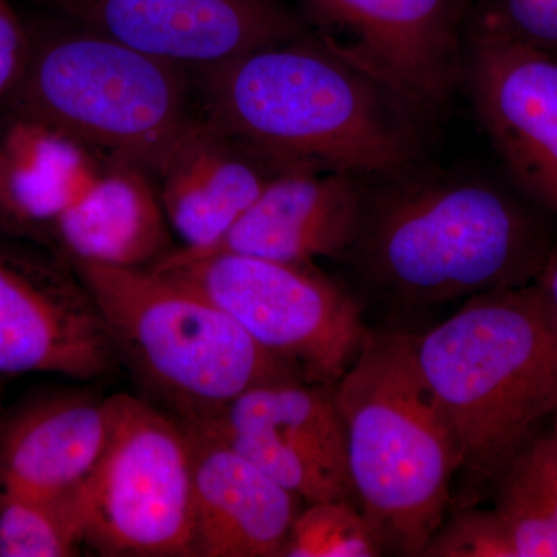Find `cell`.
<instances>
[{"mask_svg":"<svg viewBox=\"0 0 557 557\" xmlns=\"http://www.w3.org/2000/svg\"><path fill=\"white\" fill-rule=\"evenodd\" d=\"M0 225H2V186H0Z\"/></svg>","mask_w":557,"mask_h":557,"instance_id":"obj_29","label":"cell"},{"mask_svg":"<svg viewBox=\"0 0 557 557\" xmlns=\"http://www.w3.org/2000/svg\"><path fill=\"white\" fill-rule=\"evenodd\" d=\"M116 159L49 124L10 113L0 129V234L49 242L57 220L90 193Z\"/></svg>","mask_w":557,"mask_h":557,"instance_id":"obj_18","label":"cell"},{"mask_svg":"<svg viewBox=\"0 0 557 557\" xmlns=\"http://www.w3.org/2000/svg\"><path fill=\"white\" fill-rule=\"evenodd\" d=\"M322 49L424 119L463 76L461 0H300Z\"/></svg>","mask_w":557,"mask_h":557,"instance_id":"obj_9","label":"cell"},{"mask_svg":"<svg viewBox=\"0 0 557 557\" xmlns=\"http://www.w3.org/2000/svg\"><path fill=\"white\" fill-rule=\"evenodd\" d=\"M83 544L81 493L38 496L0 487V557L78 556Z\"/></svg>","mask_w":557,"mask_h":557,"instance_id":"obj_21","label":"cell"},{"mask_svg":"<svg viewBox=\"0 0 557 557\" xmlns=\"http://www.w3.org/2000/svg\"><path fill=\"white\" fill-rule=\"evenodd\" d=\"M186 72L86 27L32 44L5 102L153 177L196 116Z\"/></svg>","mask_w":557,"mask_h":557,"instance_id":"obj_6","label":"cell"},{"mask_svg":"<svg viewBox=\"0 0 557 557\" xmlns=\"http://www.w3.org/2000/svg\"><path fill=\"white\" fill-rule=\"evenodd\" d=\"M536 282L544 289L545 295H547L549 302L555 307L557 313V244L553 247L547 260H545V265L542 267Z\"/></svg>","mask_w":557,"mask_h":557,"instance_id":"obj_26","label":"cell"},{"mask_svg":"<svg viewBox=\"0 0 557 557\" xmlns=\"http://www.w3.org/2000/svg\"><path fill=\"white\" fill-rule=\"evenodd\" d=\"M474 28L557 57V0H482Z\"/></svg>","mask_w":557,"mask_h":557,"instance_id":"obj_24","label":"cell"},{"mask_svg":"<svg viewBox=\"0 0 557 557\" xmlns=\"http://www.w3.org/2000/svg\"><path fill=\"white\" fill-rule=\"evenodd\" d=\"M193 426V424H190ZM209 429L306 504H357L333 387L284 380L245 392Z\"/></svg>","mask_w":557,"mask_h":557,"instance_id":"obj_11","label":"cell"},{"mask_svg":"<svg viewBox=\"0 0 557 557\" xmlns=\"http://www.w3.org/2000/svg\"><path fill=\"white\" fill-rule=\"evenodd\" d=\"M171 231L153 178L116 159L90 193L57 220L49 242L69 262L152 269L174 251Z\"/></svg>","mask_w":557,"mask_h":557,"instance_id":"obj_19","label":"cell"},{"mask_svg":"<svg viewBox=\"0 0 557 557\" xmlns=\"http://www.w3.org/2000/svg\"><path fill=\"white\" fill-rule=\"evenodd\" d=\"M463 73L512 182L557 215V57L472 27Z\"/></svg>","mask_w":557,"mask_h":557,"instance_id":"obj_12","label":"cell"},{"mask_svg":"<svg viewBox=\"0 0 557 557\" xmlns=\"http://www.w3.org/2000/svg\"><path fill=\"white\" fill-rule=\"evenodd\" d=\"M152 270L185 282L225 310L259 346L302 373L335 387L368 335L354 293L314 263L236 255H168Z\"/></svg>","mask_w":557,"mask_h":557,"instance_id":"obj_7","label":"cell"},{"mask_svg":"<svg viewBox=\"0 0 557 557\" xmlns=\"http://www.w3.org/2000/svg\"><path fill=\"white\" fill-rule=\"evenodd\" d=\"M384 547L357 504L317 502L300 509L282 557H376Z\"/></svg>","mask_w":557,"mask_h":557,"instance_id":"obj_22","label":"cell"},{"mask_svg":"<svg viewBox=\"0 0 557 557\" xmlns=\"http://www.w3.org/2000/svg\"><path fill=\"white\" fill-rule=\"evenodd\" d=\"M32 40L9 0H0V101L13 94L27 67Z\"/></svg>","mask_w":557,"mask_h":557,"instance_id":"obj_25","label":"cell"},{"mask_svg":"<svg viewBox=\"0 0 557 557\" xmlns=\"http://www.w3.org/2000/svg\"><path fill=\"white\" fill-rule=\"evenodd\" d=\"M369 180L335 172H285L270 180L258 200L214 248L180 258L236 252L281 262H344L357 239Z\"/></svg>","mask_w":557,"mask_h":557,"instance_id":"obj_14","label":"cell"},{"mask_svg":"<svg viewBox=\"0 0 557 557\" xmlns=\"http://www.w3.org/2000/svg\"><path fill=\"white\" fill-rule=\"evenodd\" d=\"M76 9L91 30L193 72L307 36L278 0H83Z\"/></svg>","mask_w":557,"mask_h":557,"instance_id":"obj_13","label":"cell"},{"mask_svg":"<svg viewBox=\"0 0 557 557\" xmlns=\"http://www.w3.org/2000/svg\"><path fill=\"white\" fill-rule=\"evenodd\" d=\"M97 300L58 255L0 244V375L98 380L119 366Z\"/></svg>","mask_w":557,"mask_h":557,"instance_id":"obj_10","label":"cell"},{"mask_svg":"<svg viewBox=\"0 0 557 557\" xmlns=\"http://www.w3.org/2000/svg\"><path fill=\"white\" fill-rule=\"evenodd\" d=\"M549 431L553 432V435H555L556 442H557V410L555 413H553L552 417V426H549Z\"/></svg>","mask_w":557,"mask_h":557,"instance_id":"obj_28","label":"cell"},{"mask_svg":"<svg viewBox=\"0 0 557 557\" xmlns=\"http://www.w3.org/2000/svg\"><path fill=\"white\" fill-rule=\"evenodd\" d=\"M273 171L207 115H196L153 174L180 251L214 248L258 200Z\"/></svg>","mask_w":557,"mask_h":557,"instance_id":"obj_16","label":"cell"},{"mask_svg":"<svg viewBox=\"0 0 557 557\" xmlns=\"http://www.w3.org/2000/svg\"><path fill=\"white\" fill-rule=\"evenodd\" d=\"M420 164L369 185L344 260L369 295L401 317L536 281L556 245L542 219L485 180Z\"/></svg>","mask_w":557,"mask_h":557,"instance_id":"obj_2","label":"cell"},{"mask_svg":"<svg viewBox=\"0 0 557 557\" xmlns=\"http://www.w3.org/2000/svg\"><path fill=\"white\" fill-rule=\"evenodd\" d=\"M113 424L81 491L86 544L104 556L190 557L193 435L145 399L113 395Z\"/></svg>","mask_w":557,"mask_h":557,"instance_id":"obj_8","label":"cell"},{"mask_svg":"<svg viewBox=\"0 0 557 557\" xmlns=\"http://www.w3.org/2000/svg\"><path fill=\"white\" fill-rule=\"evenodd\" d=\"M358 507L384 553L421 556L461 468L453 421L417 358V333L368 330L335 387Z\"/></svg>","mask_w":557,"mask_h":557,"instance_id":"obj_4","label":"cell"},{"mask_svg":"<svg viewBox=\"0 0 557 557\" xmlns=\"http://www.w3.org/2000/svg\"><path fill=\"white\" fill-rule=\"evenodd\" d=\"M69 263L97 300L120 361L186 424L214 420L251 388L306 380L218 304L170 274Z\"/></svg>","mask_w":557,"mask_h":557,"instance_id":"obj_5","label":"cell"},{"mask_svg":"<svg viewBox=\"0 0 557 557\" xmlns=\"http://www.w3.org/2000/svg\"><path fill=\"white\" fill-rule=\"evenodd\" d=\"M38 2H49V3H73V5H76V3L83 2V0H38Z\"/></svg>","mask_w":557,"mask_h":557,"instance_id":"obj_27","label":"cell"},{"mask_svg":"<svg viewBox=\"0 0 557 557\" xmlns=\"http://www.w3.org/2000/svg\"><path fill=\"white\" fill-rule=\"evenodd\" d=\"M205 115L274 174L379 182L420 163L424 116L311 38L194 70Z\"/></svg>","mask_w":557,"mask_h":557,"instance_id":"obj_1","label":"cell"},{"mask_svg":"<svg viewBox=\"0 0 557 557\" xmlns=\"http://www.w3.org/2000/svg\"><path fill=\"white\" fill-rule=\"evenodd\" d=\"M190 557H282L302 500L209 429L190 426Z\"/></svg>","mask_w":557,"mask_h":557,"instance_id":"obj_15","label":"cell"},{"mask_svg":"<svg viewBox=\"0 0 557 557\" xmlns=\"http://www.w3.org/2000/svg\"><path fill=\"white\" fill-rule=\"evenodd\" d=\"M421 557H518V553L496 509L467 505L443 519Z\"/></svg>","mask_w":557,"mask_h":557,"instance_id":"obj_23","label":"cell"},{"mask_svg":"<svg viewBox=\"0 0 557 557\" xmlns=\"http://www.w3.org/2000/svg\"><path fill=\"white\" fill-rule=\"evenodd\" d=\"M494 509L518 557H557V442L539 431L504 468L493 485Z\"/></svg>","mask_w":557,"mask_h":557,"instance_id":"obj_20","label":"cell"},{"mask_svg":"<svg viewBox=\"0 0 557 557\" xmlns=\"http://www.w3.org/2000/svg\"><path fill=\"white\" fill-rule=\"evenodd\" d=\"M417 358L456 429L469 496L557 410V313L536 281L493 289L417 333Z\"/></svg>","mask_w":557,"mask_h":557,"instance_id":"obj_3","label":"cell"},{"mask_svg":"<svg viewBox=\"0 0 557 557\" xmlns=\"http://www.w3.org/2000/svg\"><path fill=\"white\" fill-rule=\"evenodd\" d=\"M112 424V397L51 392L20 403L0 418V487L81 493L104 456Z\"/></svg>","mask_w":557,"mask_h":557,"instance_id":"obj_17","label":"cell"}]
</instances>
